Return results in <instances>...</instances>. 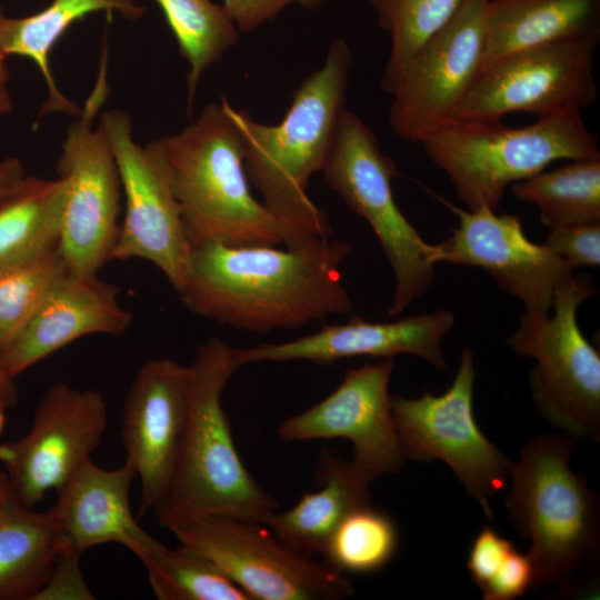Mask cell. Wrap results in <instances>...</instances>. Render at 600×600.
Masks as SVG:
<instances>
[{
    "label": "cell",
    "mask_w": 600,
    "mask_h": 600,
    "mask_svg": "<svg viewBox=\"0 0 600 600\" xmlns=\"http://www.w3.org/2000/svg\"><path fill=\"white\" fill-rule=\"evenodd\" d=\"M350 252L330 236L284 249L207 243L192 248L178 293L191 312L237 329H296L351 310L341 278Z\"/></svg>",
    "instance_id": "obj_1"
},
{
    "label": "cell",
    "mask_w": 600,
    "mask_h": 600,
    "mask_svg": "<svg viewBox=\"0 0 600 600\" xmlns=\"http://www.w3.org/2000/svg\"><path fill=\"white\" fill-rule=\"evenodd\" d=\"M189 64L188 107H192L203 72L239 40L226 9L211 0H154Z\"/></svg>",
    "instance_id": "obj_29"
},
{
    "label": "cell",
    "mask_w": 600,
    "mask_h": 600,
    "mask_svg": "<svg viewBox=\"0 0 600 600\" xmlns=\"http://www.w3.org/2000/svg\"><path fill=\"white\" fill-rule=\"evenodd\" d=\"M108 424L103 396L58 381L43 393L30 430L0 444L11 490L30 508L60 488L100 446Z\"/></svg>",
    "instance_id": "obj_14"
},
{
    "label": "cell",
    "mask_w": 600,
    "mask_h": 600,
    "mask_svg": "<svg viewBox=\"0 0 600 600\" xmlns=\"http://www.w3.org/2000/svg\"><path fill=\"white\" fill-rule=\"evenodd\" d=\"M72 598L92 599V593L88 590L80 570L79 560L59 556L52 574L38 593L36 600L48 598Z\"/></svg>",
    "instance_id": "obj_36"
},
{
    "label": "cell",
    "mask_w": 600,
    "mask_h": 600,
    "mask_svg": "<svg viewBox=\"0 0 600 600\" xmlns=\"http://www.w3.org/2000/svg\"><path fill=\"white\" fill-rule=\"evenodd\" d=\"M353 61L349 44L331 41L323 63L307 76L292 94L277 124L256 121L248 110H227L239 132L243 166L266 207L290 226L301 240L332 232L324 210L308 194L311 177L322 171L344 101Z\"/></svg>",
    "instance_id": "obj_2"
},
{
    "label": "cell",
    "mask_w": 600,
    "mask_h": 600,
    "mask_svg": "<svg viewBox=\"0 0 600 600\" xmlns=\"http://www.w3.org/2000/svg\"><path fill=\"white\" fill-rule=\"evenodd\" d=\"M489 1L463 0L409 61L390 94L389 124L400 139L420 143L451 119L482 68Z\"/></svg>",
    "instance_id": "obj_15"
},
{
    "label": "cell",
    "mask_w": 600,
    "mask_h": 600,
    "mask_svg": "<svg viewBox=\"0 0 600 600\" xmlns=\"http://www.w3.org/2000/svg\"><path fill=\"white\" fill-rule=\"evenodd\" d=\"M99 124L113 150L126 203L111 260H148L178 292L192 247L161 151L156 140L147 146L133 140L131 120L121 110L103 112Z\"/></svg>",
    "instance_id": "obj_13"
},
{
    "label": "cell",
    "mask_w": 600,
    "mask_h": 600,
    "mask_svg": "<svg viewBox=\"0 0 600 600\" xmlns=\"http://www.w3.org/2000/svg\"><path fill=\"white\" fill-rule=\"evenodd\" d=\"M513 196L539 209L547 228L600 222V158L571 160L512 184Z\"/></svg>",
    "instance_id": "obj_27"
},
{
    "label": "cell",
    "mask_w": 600,
    "mask_h": 600,
    "mask_svg": "<svg viewBox=\"0 0 600 600\" xmlns=\"http://www.w3.org/2000/svg\"><path fill=\"white\" fill-rule=\"evenodd\" d=\"M160 524L212 561L251 600H340L354 593L347 574L294 549L262 522L194 513Z\"/></svg>",
    "instance_id": "obj_9"
},
{
    "label": "cell",
    "mask_w": 600,
    "mask_h": 600,
    "mask_svg": "<svg viewBox=\"0 0 600 600\" xmlns=\"http://www.w3.org/2000/svg\"><path fill=\"white\" fill-rule=\"evenodd\" d=\"M9 71L6 64V57L0 53V117L10 112L12 99L8 90Z\"/></svg>",
    "instance_id": "obj_39"
},
{
    "label": "cell",
    "mask_w": 600,
    "mask_h": 600,
    "mask_svg": "<svg viewBox=\"0 0 600 600\" xmlns=\"http://www.w3.org/2000/svg\"><path fill=\"white\" fill-rule=\"evenodd\" d=\"M133 469L126 462L104 469L88 460L60 488L50 509L60 556L79 560L104 543H119L134 552L150 534L134 518L130 507Z\"/></svg>",
    "instance_id": "obj_21"
},
{
    "label": "cell",
    "mask_w": 600,
    "mask_h": 600,
    "mask_svg": "<svg viewBox=\"0 0 600 600\" xmlns=\"http://www.w3.org/2000/svg\"><path fill=\"white\" fill-rule=\"evenodd\" d=\"M321 172L377 237L396 281L387 314L398 316L432 284L437 248L420 236L396 202L394 161L382 152L374 131L346 109Z\"/></svg>",
    "instance_id": "obj_7"
},
{
    "label": "cell",
    "mask_w": 600,
    "mask_h": 600,
    "mask_svg": "<svg viewBox=\"0 0 600 600\" xmlns=\"http://www.w3.org/2000/svg\"><path fill=\"white\" fill-rule=\"evenodd\" d=\"M373 481L352 460L321 452L316 469L319 489L306 492L283 512H272L263 521L281 540L294 549L316 556L342 519L354 508L369 502Z\"/></svg>",
    "instance_id": "obj_23"
},
{
    "label": "cell",
    "mask_w": 600,
    "mask_h": 600,
    "mask_svg": "<svg viewBox=\"0 0 600 600\" xmlns=\"http://www.w3.org/2000/svg\"><path fill=\"white\" fill-rule=\"evenodd\" d=\"M192 248L298 244L296 231L258 201L226 98L208 104L180 132L156 140Z\"/></svg>",
    "instance_id": "obj_3"
},
{
    "label": "cell",
    "mask_w": 600,
    "mask_h": 600,
    "mask_svg": "<svg viewBox=\"0 0 600 600\" xmlns=\"http://www.w3.org/2000/svg\"><path fill=\"white\" fill-rule=\"evenodd\" d=\"M596 293L593 286L574 277L557 293L551 316L524 310L507 344L536 361L529 383L539 414L563 433L598 441L600 354L577 318L581 303Z\"/></svg>",
    "instance_id": "obj_8"
},
{
    "label": "cell",
    "mask_w": 600,
    "mask_h": 600,
    "mask_svg": "<svg viewBox=\"0 0 600 600\" xmlns=\"http://www.w3.org/2000/svg\"><path fill=\"white\" fill-rule=\"evenodd\" d=\"M60 556L50 510L22 503L0 472V600H36Z\"/></svg>",
    "instance_id": "obj_24"
},
{
    "label": "cell",
    "mask_w": 600,
    "mask_h": 600,
    "mask_svg": "<svg viewBox=\"0 0 600 600\" xmlns=\"http://www.w3.org/2000/svg\"><path fill=\"white\" fill-rule=\"evenodd\" d=\"M119 289L97 277L69 271L2 350L7 373L16 378L72 341L94 333L122 336L132 314L118 300Z\"/></svg>",
    "instance_id": "obj_20"
},
{
    "label": "cell",
    "mask_w": 600,
    "mask_h": 600,
    "mask_svg": "<svg viewBox=\"0 0 600 600\" xmlns=\"http://www.w3.org/2000/svg\"><path fill=\"white\" fill-rule=\"evenodd\" d=\"M450 310L421 313L389 322L353 316L346 323L324 324L317 332L280 343L234 348L238 366L262 361H309L330 364L341 359L398 354L419 357L438 369L447 368L442 340L454 326Z\"/></svg>",
    "instance_id": "obj_19"
},
{
    "label": "cell",
    "mask_w": 600,
    "mask_h": 600,
    "mask_svg": "<svg viewBox=\"0 0 600 600\" xmlns=\"http://www.w3.org/2000/svg\"><path fill=\"white\" fill-rule=\"evenodd\" d=\"M104 11L109 17L119 11L137 18L144 8L133 0H52L37 13L12 18L0 8V53L32 60L48 87V99L41 113L63 112L80 114L81 109L59 90L50 68V52L63 33L77 21L94 12Z\"/></svg>",
    "instance_id": "obj_25"
},
{
    "label": "cell",
    "mask_w": 600,
    "mask_h": 600,
    "mask_svg": "<svg viewBox=\"0 0 600 600\" xmlns=\"http://www.w3.org/2000/svg\"><path fill=\"white\" fill-rule=\"evenodd\" d=\"M474 362L463 348L451 386L440 396L391 397L396 429L407 459L447 463L466 491L492 517L490 500L507 484L510 461L481 431L473 412Z\"/></svg>",
    "instance_id": "obj_11"
},
{
    "label": "cell",
    "mask_w": 600,
    "mask_h": 600,
    "mask_svg": "<svg viewBox=\"0 0 600 600\" xmlns=\"http://www.w3.org/2000/svg\"><path fill=\"white\" fill-rule=\"evenodd\" d=\"M191 369L170 359H152L137 372L124 400L121 440L140 480L139 516L164 506L187 430Z\"/></svg>",
    "instance_id": "obj_17"
},
{
    "label": "cell",
    "mask_w": 600,
    "mask_h": 600,
    "mask_svg": "<svg viewBox=\"0 0 600 600\" xmlns=\"http://www.w3.org/2000/svg\"><path fill=\"white\" fill-rule=\"evenodd\" d=\"M437 198L459 219L451 237L436 244V262L484 269L527 311L546 316L557 293L574 278V268L526 236L520 218L489 208L461 209Z\"/></svg>",
    "instance_id": "obj_16"
},
{
    "label": "cell",
    "mask_w": 600,
    "mask_h": 600,
    "mask_svg": "<svg viewBox=\"0 0 600 600\" xmlns=\"http://www.w3.org/2000/svg\"><path fill=\"white\" fill-rule=\"evenodd\" d=\"M576 438L539 434L510 461L506 508L534 572L533 588L574 590L578 578L596 577L600 551L599 497L570 467Z\"/></svg>",
    "instance_id": "obj_4"
},
{
    "label": "cell",
    "mask_w": 600,
    "mask_h": 600,
    "mask_svg": "<svg viewBox=\"0 0 600 600\" xmlns=\"http://www.w3.org/2000/svg\"><path fill=\"white\" fill-rule=\"evenodd\" d=\"M22 163L17 158H6L0 161V193L11 188L24 177Z\"/></svg>",
    "instance_id": "obj_37"
},
{
    "label": "cell",
    "mask_w": 600,
    "mask_h": 600,
    "mask_svg": "<svg viewBox=\"0 0 600 600\" xmlns=\"http://www.w3.org/2000/svg\"><path fill=\"white\" fill-rule=\"evenodd\" d=\"M8 408H6L3 404L0 403V434L4 429L6 426V411Z\"/></svg>",
    "instance_id": "obj_40"
},
{
    "label": "cell",
    "mask_w": 600,
    "mask_h": 600,
    "mask_svg": "<svg viewBox=\"0 0 600 600\" xmlns=\"http://www.w3.org/2000/svg\"><path fill=\"white\" fill-rule=\"evenodd\" d=\"M17 401V388L14 379L11 378L3 366L2 351L0 349V403L6 408H10L16 404Z\"/></svg>",
    "instance_id": "obj_38"
},
{
    "label": "cell",
    "mask_w": 600,
    "mask_h": 600,
    "mask_svg": "<svg viewBox=\"0 0 600 600\" xmlns=\"http://www.w3.org/2000/svg\"><path fill=\"white\" fill-rule=\"evenodd\" d=\"M420 143L471 210H496L509 184L554 161L600 158L597 137L580 111L539 118L523 127L450 119Z\"/></svg>",
    "instance_id": "obj_6"
},
{
    "label": "cell",
    "mask_w": 600,
    "mask_h": 600,
    "mask_svg": "<svg viewBox=\"0 0 600 600\" xmlns=\"http://www.w3.org/2000/svg\"><path fill=\"white\" fill-rule=\"evenodd\" d=\"M68 272L58 247L0 270V349L20 332Z\"/></svg>",
    "instance_id": "obj_32"
},
{
    "label": "cell",
    "mask_w": 600,
    "mask_h": 600,
    "mask_svg": "<svg viewBox=\"0 0 600 600\" xmlns=\"http://www.w3.org/2000/svg\"><path fill=\"white\" fill-rule=\"evenodd\" d=\"M392 370V358L348 369L327 398L282 421L278 437L286 442L347 439L352 461L372 480L399 472L407 458L389 394Z\"/></svg>",
    "instance_id": "obj_18"
},
{
    "label": "cell",
    "mask_w": 600,
    "mask_h": 600,
    "mask_svg": "<svg viewBox=\"0 0 600 600\" xmlns=\"http://www.w3.org/2000/svg\"><path fill=\"white\" fill-rule=\"evenodd\" d=\"M326 0H222V7L242 32H251L274 19L287 7L320 8Z\"/></svg>",
    "instance_id": "obj_35"
},
{
    "label": "cell",
    "mask_w": 600,
    "mask_h": 600,
    "mask_svg": "<svg viewBox=\"0 0 600 600\" xmlns=\"http://www.w3.org/2000/svg\"><path fill=\"white\" fill-rule=\"evenodd\" d=\"M94 87L70 124L57 170L66 186L59 252L74 276L97 277L111 261L120 223V176L111 144L93 122L108 93L104 47Z\"/></svg>",
    "instance_id": "obj_10"
},
{
    "label": "cell",
    "mask_w": 600,
    "mask_h": 600,
    "mask_svg": "<svg viewBox=\"0 0 600 600\" xmlns=\"http://www.w3.org/2000/svg\"><path fill=\"white\" fill-rule=\"evenodd\" d=\"M463 0H370L391 41L380 86L391 94L420 47L456 14Z\"/></svg>",
    "instance_id": "obj_31"
},
{
    "label": "cell",
    "mask_w": 600,
    "mask_h": 600,
    "mask_svg": "<svg viewBox=\"0 0 600 600\" xmlns=\"http://www.w3.org/2000/svg\"><path fill=\"white\" fill-rule=\"evenodd\" d=\"M600 37L561 41L509 53L481 68L451 119L498 122L524 112L548 118L591 106Z\"/></svg>",
    "instance_id": "obj_12"
},
{
    "label": "cell",
    "mask_w": 600,
    "mask_h": 600,
    "mask_svg": "<svg viewBox=\"0 0 600 600\" xmlns=\"http://www.w3.org/2000/svg\"><path fill=\"white\" fill-rule=\"evenodd\" d=\"M239 368L234 348L218 338L198 346L190 364V410L174 479L162 521L182 514L212 513L262 522L277 511L276 499L258 484L234 447L221 404L223 389Z\"/></svg>",
    "instance_id": "obj_5"
},
{
    "label": "cell",
    "mask_w": 600,
    "mask_h": 600,
    "mask_svg": "<svg viewBox=\"0 0 600 600\" xmlns=\"http://www.w3.org/2000/svg\"><path fill=\"white\" fill-rule=\"evenodd\" d=\"M600 37V0H490L482 68L550 43Z\"/></svg>",
    "instance_id": "obj_22"
},
{
    "label": "cell",
    "mask_w": 600,
    "mask_h": 600,
    "mask_svg": "<svg viewBox=\"0 0 600 600\" xmlns=\"http://www.w3.org/2000/svg\"><path fill=\"white\" fill-rule=\"evenodd\" d=\"M66 186L24 176L0 193V270L59 246Z\"/></svg>",
    "instance_id": "obj_26"
},
{
    "label": "cell",
    "mask_w": 600,
    "mask_h": 600,
    "mask_svg": "<svg viewBox=\"0 0 600 600\" xmlns=\"http://www.w3.org/2000/svg\"><path fill=\"white\" fill-rule=\"evenodd\" d=\"M543 244L563 258L574 269L599 267L600 222L551 229Z\"/></svg>",
    "instance_id": "obj_34"
},
{
    "label": "cell",
    "mask_w": 600,
    "mask_h": 600,
    "mask_svg": "<svg viewBox=\"0 0 600 600\" xmlns=\"http://www.w3.org/2000/svg\"><path fill=\"white\" fill-rule=\"evenodd\" d=\"M517 551L513 543L484 526L472 540L467 568L473 583L483 592L508 567Z\"/></svg>",
    "instance_id": "obj_33"
},
{
    "label": "cell",
    "mask_w": 600,
    "mask_h": 600,
    "mask_svg": "<svg viewBox=\"0 0 600 600\" xmlns=\"http://www.w3.org/2000/svg\"><path fill=\"white\" fill-rule=\"evenodd\" d=\"M133 553L159 600H251L212 561L183 544L171 549L150 536Z\"/></svg>",
    "instance_id": "obj_28"
},
{
    "label": "cell",
    "mask_w": 600,
    "mask_h": 600,
    "mask_svg": "<svg viewBox=\"0 0 600 600\" xmlns=\"http://www.w3.org/2000/svg\"><path fill=\"white\" fill-rule=\"evenodd\" d=\"M399 531L394 520L370 502L351 510L329 537L323 561L344 574H369L394 557Z\"/></svg>",
    "instance_id": "obj_30"
}]
</instances>
